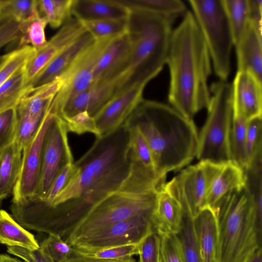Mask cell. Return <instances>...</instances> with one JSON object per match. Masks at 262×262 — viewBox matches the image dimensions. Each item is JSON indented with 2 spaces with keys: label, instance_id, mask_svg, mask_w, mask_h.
Masks as SVG:
<instances>
[{
  "label": "cell",
  "instance_id": "obj_18",
  "mask_svg": "<svg viewBox=\"0 0 262 262\" xmlns=\"http://www.w3.org/2000/svg\"><path fill=\"white\" fill-rule=\"evenodd\" d=\"M130 54V42L126 32L112 39L95 66L93 83L108 80L125 73Z\"/></svg>",
  "mask_w": 262,
  "mask_h": 262
},
{
  "label": "cell",
  "instance_id": "obj_44",
  "mask_svg": "<svg viewBox=\"0 0 262 262\" xmlns=\"http://www.w3.org/2000/svg\"><path fill=\"white\" fill-rule=\"evenodd\" d=\"M159 234L160 236V262H184L176 234L167 233Z\"/></svg>",
  "mask_w": 262,
  "mask_h": 262
},
{
  "label": "cell",
  "instance_id": "obj_3",
  "mask_svg": "<svg viewBox=\"0 0 262 262\" xmlns=\"http://www.w3.org/2000/svg\"><path fill=\"white\" fill-rule=\"evenodd\" d=\"M125 123L140 130L149 147L156 171L162 177L196 157L199 134L193 120L171 106L143 99Z\"/></svg>",
  "mask_w": 262,
  "mask_h": 262
},
{
  "label": "cell",
  "instance_id": "obj_30",
  "mask_svg": "<svg viewBox=\"0 0 262 262\" xmlns=\"http://www.w3.org/2000/svg\"><path fill=\"white\" fill-rule=\"evenodd\" d=\"M179 231L176 234L179 240L184 262H202L194 231L193 217L184 209Z\"/></svg>",
  "mask_w": 262,
  "mask_h": 262
},
{
  "label": "cell",
  "instance_id": "obj_48",
  "mask_svg": "<svg viewBox=\"0 0 262 262\" xmlns=\"http://www.w3.org/2000/svg\"><path fill=\"white\" fill-rule=\"evenodd\" d=\"M77 171L75 163L66 166L54 180L43 201L50 203L67 186Z\"/></svg>",
  "mask_w": 262,
  "mask_h": 262
},
{
  "label": "cell",
  "instance_id": "obj_43",
  "mask_svg": "<svg viewBox=\"0 0 262 262\" xmlns=\"http://www.w3.org/2000/svg\"><path fill=\"white\" fill-rule=\"evenodd\" d=\"M17 119L16 107L0 112V151L14 142Z\"/></svg>",
  "mask_w": 262,
  "mask_h": 262
},
{
  "label": "cell",
  "instance_id": "obj_40",
  "mask_svg": "<svg viewBox=\"0 0 262 262\" xmlns=\"http://www.w3.org/2000/svg\"><path fill=\"white\" fill-rule=\"evenodd\" d=\"M17 117L14 142L19 149L23 151V149L35 136L43 118L35 119L27 115L17 114Z\"/></svg>",
  "mask_w": 262,
  "mask_h": 262
},
{
  "label": "cell",
  "instance_id": "obj_10",
  "mask_svg": "<svg viewBox=\"0 0 262 262\" xmlns=\"http://www.w3.org/2000/svg\"><path fill=\"white\" fill-rule=\"evenodd\" d=\"M66 122L56 117L44 137L40 174L35 198L43 200L54 180L68 165L74 163Z\"/></svg>",
  "mask_w": 262,
  "mask_h": 262
},
{
  "label": "cell",
  "instance_id": "obj_22",
  "mask_svg": "<svg viewBox=\"0 0 262 262\" xmlns=\"http://www.w3.org/2000/svg\"><path fill=\"white\" fill-rule=\"evenodd\" d=\"M202 262H217V224L215 210L206 206L193 217Z\"/></svg>",
  "mask_w": 262,
  "mask_h": 262
},
{
  "label": "cell",
  "instance_id": "obj_5",
  "mask_svg": "<svg viewBox=\"0 0 262 262\" xmlns=\"http://www.w3.org/2000/svg\"><path fill=\"white\" fill-rule=\"evenodd\" d=\"M126 33L130 54L120 91L144 86L156 77L166 64L172 23L156 13L129 9Z\"/></svg>",
  "mask_w": 262,
  "mask_h": 262
},
{
  "label": "cell",
  "instance_id": "obj_35",
  "mask_svg": "<svg viewBox=\"0 0 262 262\" xmlns=\"http://www.w3.org/2000/svg\"><path fill=\"white\" fill-rule=\"evenodd\" d=\"M80 22L95 40L113 39L126 32L127 19H100Z\"/></svg>",
  "mask_w": 262,
  "mask_h": 262
},
{
  "label": "cell",
  "instance_id": "obj_21",
  "mask_svg": "<svg viewBox=\"0 0 262 262\" xmlns=\"http://www.w3.org/2000/svg\"><path fill=\"white\" fill-rule=\"evenodd\" d=\"M129 9L119 0H72V16L80 21L125 20Z\"/></svg>",
  "mask_w": 262,
  "mask_h": 262
},
{
  "label": "cell",
  "instance_id": "obj_53",
  "mask_svg": "<svg viewBox=\"0 0 262 262\" xmlns=\"http://www.w3.org/2000/svg\"><path fill=\"white\" fill-rule=\"evenodd\" d=\"M245 262H262V249L257 250Z\"/></svg>",
  "mask_w": 262,
  "mask_h": 262
},
{
  "label": "cell",
  "instance_id": "obj_17",
  "mask_svg": "<svg viewBox=\"0 0 262 262\" xmlns=\"http://www.w3.org/2000/svg\"><path fill=\"white\" fill-rule=\"evenodd\" d=\"M261 82L249 72L237 71L231 84L233 112L247 120L261 116Z\"/></svg>",
  "mask_w": 262,
  "mask_h": 262
},
{
  "label": "cell",
  "instance_id": "obj_7",
  "mask_svg": "<svg viewBox=\"0 0 262 262\" xmlns=\"http://www.w3.org/2000/svg\"><path fill=\"white\" fill-rule=\"evenodd\" d=\"M206 122L199 134L196 157L216 164L230 161L229 133L232 116L231 83L219 80L210 88Z\"/></svg>",
  "mask_w": 262,
  "mask_h": 262
},
{
  "label": "cell",
  "instance_id": "obj_2",
  "mask_svg": "<svg viewBox=\"0 0 262 262\" xmlns=\"http://www.w3.org/2000/svg\"><path fill=\"white\" fill-rule=\"evenodd\" d=\"M166 64L170 73L168 99L170 106L192 120L200 111L209 106L211 92L208 80L212 66L208 48L190 11L172 30Z\"/></svg>",
  "mask_w": 262,
  "mask_h": 262
},
{
  "label": "cell",
  "instance_id": "obj_14",
  "mask_svg": "<svg viewBox=\"0 0 262 262\" xmlns=\"http://www.w3.org/2000/svg\"><path fill=\"white\" fill-rule=\"evenodd\" d=\"M124 73L114 79L94 83L69 100L55 115L62 120L83 111L94 117L120 91Z\"/></svg>",
  "mask_w": 262,
  "mask_h": 262
},
{
  "label": "cell",
  "instance_id": "obj_54",
  "mask_svg": "<svg viewBox=\"0 0 262 262\" xmlns=\"http://www.w3.org/2000/svg\"><path fill=\"white\" fill-rule=\"evenodd\" d=\"M4 0H0V9L2 7L3 3H4Z\"/></svg>",
  "mask_w": 262,
  "mask_h": 262
},
{
  "label": "cell",
  "instance_id": "obj_34",
  "mask_svg": "<svg viewBox=\"0 0 262 262\" xmlns=\"http://www.w3.org/2000/svg\"><path fill=\"white\" fill-rule=\"evenodd\" d=\"M234 38V45L240 38L249 23L248 0H223Z\"/></svg>",
  "mask_w": 262,
  "mask_h": 262
},
{
  "label": "cell",
  "instance_id": "obj_25",
  "mask_svg": "<svg viewBox=\"0 0 262 262\" xmlns=\"http://www.w3.org/2000/svg\"><path fill=\"white\" fill-rule=\"evenodd\" d=\"M246 185L244 170L232 161L223 164L212 180L206 196V206L213 208L228 193Z\"/></svg>",
  "mask_w": 262,
  "mask_h": 262
},
{
  "label": "cell",
  "instance_id": "obj_42",
  "mask_svg": "<svg viewBox=\"0 0 262 262\" xmlns=\"http://www.w3.org/2000/svg\"><path fill=\"white\" fill-rule=\"evenodd\" d=\"M30 19L19 21L0 16V49L13 41L18 42L25 34Z\"/></svg>",
  "mask_w": 262,
  "mask_h": 262
},
{
  "label": "cell",
  "instance_id": "obj_36",
  "mask_svg": "<svg viewBox=\"0 0 262 262\" xmlns=\"http://www.w3.org/2000/svg\"><path fill=\"white\" fill-rule=\"evenodd\" d=\"M245 150L246 169L256 157L262 153L261 116L256 117L247 121Z\"/></svg>",
  "mask_w": 262,
  "mask_h": 262
},
{
  "label": "cell",
  "instance_id": "obj_37",
  "mask_svg": "<svg viewBox=\"0 0 262 262\" xmlns=\"http://www.w3.org/2000/svg\"><path fill=\"white\" fill-rule=\"evenodd\" d=\"M47 25V20L37 14L29 20L25 34L18 42L17 49L30 46L37 50L44 47L47 42L45 35Z\"/></svg>",
  "mask_w": 262,
  "mask_h": 262
},
{
  "label": "cell",
  "instance_id": "obj_41",
  "mask_svg": "<svg viewBox=\"0 0 262 262\" xmlns=\"http://www.w3.org/2000/svg\"><path fill=\"white\" fill-rule=\"evenodd\" d=\"M40 249L52 262H65L71 255L73 248L61 237L48 235L39 243Z\"/></svg>",
  "mask_w": 262,
  "mask_h": 262
},
{
  "label": "cell",
  "instance_id": "obj_39",
  "mask_svg": "<svg viewBox=\"0 0 262 262\" xmlns=\"http://www.w3.org/2000/svg\"><path fill=\"white\" fill-rule=\"evenodd\" d=\"M38 13L37 0H4L0 9V16L24 21Z\"/></svg>",
  "mask_w": 262,
  "mask_h": 262
},
{
  "label": "cell",
  "instance_id": "obj_13",
  "mask_svg": "<svg viewBox=\"0 0 262 262\" xmlns=\"http://www.w3.org/2000/svg\"><path fill=\"white\" fill-rule=\"evenodd\" d=\"M54 118L55 115L49 107L35 136L23 149L20 172L12 193V202L35 196L40 170L43 141Z\"/></svg>",
  "mask_w": 262,
  "mask_h": 262
},
{
  "label": "cell",
  "instance_id": "obj_52",
  "mask_svg": "<svg viewBox=\"0 0 262 262\" xmlns=\"http://www.w3.org/2000/svg\"><path fill=\"white\" fill-rule=\"evenodd\" d=\"M0 262H26L16 257H12L8 254H0Z\"/></svg>",
  "mask_w": 262,
  "mask_h": 262
},
{
  "label": "cell",
  "instance_id": "obj_23",
  "mask_svg": "<svg viewBox=\"0 0 262 262\" xmlns=\"http://www.w3.org/2000/svg\"><path fill=\"white\" fill-rule=\"evenodd\" d=\"M183 213L180 202L164 184L158 192L154 214L155 231L159 233L177 234L181 227Z\"/></svg>",
  "mask_w": 262,
  "mask_h": 262
},
{
  "label": "cell",
  "instance_id": "obj_29",
  "mask_svg": "<svg viewBox=\"0 0 262 262\" xmlns=\"http://www.w3.org/2000/svg\"><path fill=\"white\" fill-rule=\"evenodd\" d=\"M247 121L232 111L229 133L230 160L244 170L246 167L245 141Z\"/></svg>",
  "mask_w": 262,
  "mask_h": 262
},
{
  "label": "cell",
  "instance_id": "obj_28",
  "mask_svg": "<svg viewBox=\"0 0 262 262\" xmlns=\"http://www.w3.org/2000/svg\"><path fill=\"white\" fill-rule=\"evenodd\" d=\"M128 9H138L161 15L172 23L187 11L181 0H119Z\"/></svg>",
  "mask_w": 262,
  "mask_h": 262
},
{
  "label": "cell",
  "instance_id": "obj_51",
  "mask_svg": "<svg viewBox=\"0 0 262 262\" xmlns=\"http://www.w3.org/2000/svg\"><path fill=\"white\" fill-rule=\"evenodd\" d=\"M73 248L70 257L65 262H137L133 257L124 259H104L87 256Z\"/></svg>",
  "mask_w": 262,
  "mask_h": 262
},
{
  "label": "cell",
  "instance_id": "obj_20",
  "mask_svg": "<svg viewBox=\"0 0 262 262\" xmlns=\"http://www.w3.org/2000/svg\"><path fill=\"white\" fill-rule=\"evenodd\" d=\"M262 38L249 22L234 45L237 71L249 72L262 81Z\"/></svg>",
  "mask_w": 262,
  "mask_h": 262
},
{
  "label": "cell",
  "instance_id": "obj_26",
  "mask_svg": "<svg viewBox=\"0 0 262 262\" xmlns=\"http://www.w3.org/2000/svg\"><path fill=\"white\" fill-rule=\"evenodd\" d=\"M0 201V243L8 247H19L30 250L39 249L34 235L18 224L6 211Z\"/></svg>",
  "mask_w": 262,
  "mask_h": 262
},
{
  "label": "cell",
  "instance_id": "obj_46",
  "mask_svg": "<svg viewBox=\"0 0 262 262\" xmlns=\"http://www.w3.org/2000/svg\"><path fill=\"white\" fill-rule=\"evenodd\" d=\"M63 121L68 132L78 135L90 133L94 134L96 138L99 137L94 119L86 111L78 113Z\"/></svg>",
  "mask_w": 262,
  "mask_h": 262
},
{
  "label": "cell",
  "instance_id": "obj_1",
  "mask_svg": "<svg viewBox=\"0 0 262 262\" xmlns=\"http://www.w3.org/2000/svg\"><path fill=\"white\" fill-rule=\"evenodd\" d=\"M77 171L50 203V219L59 229L71 231L90 211L117 190L131 167L129 129L124 123L115 132L96 138L76 162Z\"/></svg>",
  "mask_w": 262,
  "mask_h": 262
},
{
  "label": "cell",
  "instance_id": "obj_50",
  "mask_svg": "<svg viewBox=\"0 0 262 262\" xmlns=\"http://www.w3.org/2000/svg\"><path fill=\"white\" fill-rule=\"evenodd\" d=\"M249 21L259 33L261 34L262 1L248 0Z\"/></svg>",
  "mask_w": 262,
  "mask_h": 262
},
{
  "label": "cell",
  "instance_id": "obj_6",
  "mask_svg": "<svg viewBox=\"0 0 262 262\" xmlns=\"http://www.w3.org/2000/svg\"><path fill=\"white\" fill-rule=\"evenodd\" d=\"M213 208L217 224V262H245L261 249L262 219L246 186L228 193Z\"/></svg>",
  "mask_w": 262,
  "mask_h": 262
},
{
  "label": "cell",
  "instance_id": "obj_33",
  "mask_svg": "<svg viewBox=\"0 0 262 262\" xmlns=\"http://www.w3.org/2000/svg\"><path fill=\"white\" fill-rule=\"evenodd\" d=\"M35 52L34 48L26 46L4 55L0 61V86L25 67Z\"/></svg>",
  "mask_w": 262,
  "mask_h": 262
},
{
  "label": "cell",
  "instance_id": "obj_32",
  "mask_svg": "<svg viewBox=\"0 0 262 262\" xmlns=\"http://www.w3.org/2000/svg\"><path fill=\"white\" fill-rule=\"evenodd\" d=\"M72 0H37V10L48 24L57 28L72 17Z\"/></svg>",
  "mask_w": 262,
  "mask_h": 262
},
{
  "label": "cell",
  "instance_id": "obj_45",
  "mask_svg": "<svg viewBox=\"0 0 262 262\" xmlns=\"http://www.w3.org/2000/svg\"><path fill=\"white\" fill-rule=\"evenodd\" d=\"M160 236L153 231L138 245V262H160Z\"/></svg>",
  "mask_w": 262,
  "mask_h": 262
},
{
  "label": "cell",
  "instance_id": "obj_8",
  "mask_svg": "<svg viewBox=\"0 0 262 262\" xmlns=\"http://www.w3.org/2000/svg\"><path fill=\"white\" fill-rule=\"evenodd\" d=\"M188 2L208 48L213 70L220 80L227 81L234 41L223 0Z\"/></svg>",
  "mask_w": 262,
  "mask_h": 262
},
{
  "label": "cell",
  "instance_id": "obj_15",
  "mask_svg": "<svg viewBox=\"0 0 262 262\" xmlns=\"http://www.w3.org/2000/svg\"><path fill=\"white\" fill-rule=\"evenodd\" d=\"M145 87L134 86L118 92L93 117L98 138L110 135L125 123L143 100Z\"/></svg>",
  "mask_w": 262,
  "mask_h": 262
},
{
  "label": "cell",
  "instance_id": "obj_27",
  "mask_svg": "<svg viewBox=\"0 0 262 262\" xmlns=\"http://www.w3.org/2000/svg\"><path fill=\"white\" fill-rule=\"evenodd\" d=\"M22 151L14 142L0 151V201L13 193L18 178Z\"/></svg>",
  "mask_w": 262,
  "mask_h": 262
},
{
  "label": "cell",
  "instance_id": "obj_9",
  "mask_svg": "<svg viewBox=\"0 0 262 262\" xmlns=\"http://www.w3.org/2000/svg\"><path fill=\"white\" fill-rule=\"evenodd\" d=\"M223 164L200 161L182 169L165 187L193 217L206 206L210 185Z\"/></svg>",
  "mask_w": 262,
  "mask_h": 262
},
{
  "label": "cell",
  "instance_id": "obj_11",
  "mask_svg": "<svg viewBox=\"0 0 262 262\" xmlns=\"http://www.w3.org/2000/svg\"><path fill=\"white\" fill-rule=\"evenodd\" d=\"M154 214H142L113 224L72 247L82 252L138 244L155 231Z\"/></svg>",
  "mask_w": 262,
  "mask_h": 262
},
{
  "label": "cell",
  "instance_id": "obj_47",
  "mask_svg": "<svg viewBox=\"0 0 262 262\" xmlns=\"http://www.w3.org/2000/svg\"><path fill=\"white\" fill-rule=\"evenodd\" d=\"M138 244H129L101 249L93 252H82L91 257L104 259H124L138 254Z\"/></svg>",
  "mask_w": 262,
  "mask_h": 262
},
{
  "label": "cell",
  "instance_id": "obj_4",
  "mask_svg": "<svg viewBox=\"0 0 262 262\" xmlns=\"http://www.w3.org/2000/svg\"><path fill=\"white\" fill-rule=\"evenodd\" d=\"M166 178L145 167L131 156V167L119 188L95 206L64 241L71 246L102 229L142 214H154L159 190Z\"/></svg>",
  "mask_w": 262,
  "mask_h": 262
},
{
  "label": "cell",
  "instance_id": "obj_12",
  "mask_svg": "<svg viewBox=\"0 0 262 262\" xmlns=\"http://www.w3.org/2000/svg\"><path fill=\"white\" fill-rule=\"evenodd\" d=\"M111 39L95 40L59 77L62 84L50 105L52 113L56 115L69 100L92 85L95 66Z\"/></svg>",
  "mask_w": 262,
  "mask_h": 262
},
{
  "label": "cell",
  "instance_id": "obj_16",
  "mask_svg": "<svg viewBox=\"0 0 262 262\" xmlns=\"http://www.w3.org/2000/svg\"><path fill=\"white\" fill-rule=\"evenodd\" d=\"M86 32L81 23L74 17L64 23L44 47L36 50L27 63L25 76L27 85L52 59Z\"/></svg>",
  "mask_w": 262,
  "mask_h": 262
},
{
  "label": "cell",
  "instance_id": "obj_38",
  "mask_svg": "<svg viewBox=\"0 0 262 262\" xmlns=\"http://www.w3.org/2000/svg\"><path fill=\"white\" fill-rule=\"evenodd\" d=\"M125 124L129 129V147L132 157L145 167L156 171L149 147L143 135L137 127Z\"/></svg>",
  "mask_w": 262,
  "mask_h": 262
},
{
  "label": "cell",
  "instance_id": "obj_49",
  "mask_svg": "<svg viewBox=\"0 0 262 262\" xmlns=\"http://www.w3.org/2000/svg\"><path fill=\"white\" fill-rule=\"evenodd\" d=\"M7 251L26 262H52L40 248L32 251L19 247H7Z\"/></svg>",
  "mask_w": 262,
  "mask_h": 262
},
{
  "label": "cell",
  "instance_id": "obj_24",
  "mask_svg": "<svg viewBox=\"0 0 262 262\" xmlns=\"http://www.w3.org/2000/svg\"><path fill=\"white\" fill-rule=\"evenodd\" d=\"M62 82L59 77L50 83L27 91L16 106L17 114L42 119Z\"/></svg>",
  "mask_w": 262,
  "mask_h": 262
},
{
  "label": "cell",
  "instance_id": "obj_19",
  "mask_svg": "<svg viewBox=\"0 0 262 262\" xmlns=\"http://www.w3.org/2000/svg\"><path fill=\"white\" fill-rule=\"evenodd\" d=\"M94 40L92 35L86 32L65 48L41 70L28 83L27 89L41 86L59 77Z\"/></svg>",
  "mask_w": 262,
  "mask_h": 262
},
{
  "label": "cell",
  "instance_id": "obj_31",
  "mask_svg": "<svg viewBox=\"0 0 262 262\" xmlns=\"http://www.w3.org/2000/svg\"><path fill=\"white\" fill-rule=\"evenodd\" d=\"M25 67L0 86V112L17 106L27 90Z\"/></svg>",
  "mask_w": 262,
  "mask_h": 262
}]
</instances>
